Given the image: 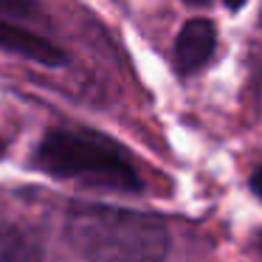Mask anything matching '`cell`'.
<instances>
[{
  "label": "cell",
  "instance_id": "6da1fadb",
  "mask_svg": "<svg viewBox=\"0 0 262 262\" xmlns=\"http://www.w3.org/2000/svg\"><path fill=\"white\" fill-rule=\"evenodd\" d=\"M68 237L85 262H164L169 248L158 217L113 206H76Z\"/></svg>",
  "mask_w": 262,
  "mask_h": 262
},
{
  "label": "cell",
  "instance_id": "7a4b0ae2",
  "mask_svg": "<svg viewBox=\"0 0 262 262\" xmlns=\"http://www.w3.org/2000/svg\"><path fill=\"white\" fill-rule=\"evenodd\" d=\"M34 166L59 181H82L91 186L138 192L141 178L127 149L96 130H51L34 152Z\"/></svg>",
  "mask_w": 262,
  "mask_h": 262
},
{
  "label": "cell",
  "instance_id": "3957f363",
  "mask_svg": "<svg viewBox=\"0 0 262 262\" xmlns=\"http://www.w3.org/2000/svg\"><path fill=\"white\" fill-rule=\"evenodd\" d=\"M0 48L9 54L31 59V62L48 65V68H57V65L65 62V54L57 42H51L48 37L31 31L29 26L6 23V20H0Z\"/></svg>",
  "mask_w": 262,
  "mask_h": 262
},
{
  "label": "cell",
  "instance_id": "277c9868",
  "mask_svg": "<svg viewBox=\"0 0 262 262\" xmlns=\"http://www.w3.org/2000/svg\"><path fill=\"white\" fill-rule=\"evenodd\" d=\"M214 42H217V34H214V26H211L209 20H203V17L189 20L181 29L178 42H175L178 71H181V74H194V71H200L209 62L211 54H214Z\"/></svg>",
  "mask_w": 262,
  "mask_h": 262
},
{
  "label": "cell",
  "instance_id": "5b68a950",
  "mask_svg": "<svg viewBox=\"0 0 262 262\" xmlns=\"http://www.w3.org/2000/svg\"><path fill=\"white\" fill-rule=\"evenodd\" d=\"M0 262H42L40 237L6 214H0Z\"/></svg>",
  "mask_w": 262,
  "mask_h": 262
},
{
  "label": "cell",
  "instance_id": "8992f818",
  "mask_svg": "<svg viewBox=\"0 0 262 262\" xmlns=\"http://www.w3.org/2000/svg\"><path fill=\"white\" fill-rule=\"evenodd\" d=\"M40 3L37 0H0V20L6 23H34L40 20Z\"/></svg>",
  "mask_w": 262,
  "mask_h": 262
},
{
  "label": "cell",
  "instance_id": "52a82bcc",
  "mask_svg": "<svg viewBox=\"0 0 262 262\" xmlns=\"http://www.w3.org/2000/svg\"><path fill=\"white\" fill-rule=\"evenodd\" d=\"M251 192H254L256 198L262 200V166L254 172V175H251Z\"/></svg>",
  "mask_w": 262,
  "mask_h": 262
},
{
  "label": "cell",
  "instance_id": "ba28073f",
  "mask_svg": "<svg viewBox=\"0 0 262 262\" xmlns=\"http://www.w3.org/2000/svg\"><path fill=\"white\" fill-rule=\"evenodd\" d=\"M226 6H228V9H243L245 0H226Z\"/></svg>",
  "mask_w": 262,
  "mask_h": 262
},
{
  "label": "cell",
  "instance_id": "9c48e42d",
  "mask_svg": "<svg viewBox=\"0 0 262 262\" xmlns=\"http://www.w3.org/2000/svg\"><path fill=\"white\" fill-rule=\"evenodd\" d=\"M3 155H6V144L0 141V158H3Z\"/></svg>",
  "mask_w": 262,
  "mask_h": 262
},
{
  "label": "cell",
  "instance_id": "30bf717a",
  "mask_svg": "<svg viewBox=\"0 0 262 262\" xmlns=\"http://www.w3.org/2000/svg\"><path fill=\"white\" fill-rule=\"evenodd\" d=\"M186 3H194V6H198V3H209V0H186Z\"/></svg>",
  "mask_w": 262,
  "mask_h": 262
}]
</instances>
